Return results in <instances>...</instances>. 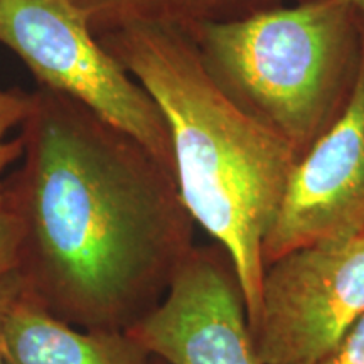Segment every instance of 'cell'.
I'll return each instance as SVG.
<instances>
[{
    "label": "cell",
    "mask_w": 364,
    "mask_h": 364,
    "mask_svg": "<svg viewBox=\"0 0 364 364\" xmlns=\"http://www.w3.org/2000/svg\"><path fill=\"white\" fill-rule=\"evenodd\" d=\"M4 198L21 230L22 290L68 324L127 332L193 252L176 177L130 135L38 86Z\"/></svg>",
    "instance_id": "obj_1"
},
{
    "label": "cell",
    "mask_w": 364,
    "mask_h": 364,
    "mask_svg": "<svg viewBox=\"0 0 364 364\" xmlns=\"http://www.w3.org/2000/svg\"><path fill=\"white\" fill-rule=\"evenodd\" d=\"M97 38L164 113L182 203L226 253L252 327L262 304L263 243L297 154L216 85L182 27L129 22Z\"/></svg>",
    "instance_id": "obj_2"
},
{
    "label": "cell",
    "mask_w": 364,
    "mask_h": 364,
    "mask_svg": "<svg viewBox=\"0 0 364 364\" xmlns=\"http://www.w3.org/2000/svg\"><path fill=\"white\" fill-rule=\"evenodd\" d=\"M204 68L300 159L346 112L364 58V17L349 0H306L188 27Z\"/></svg>",
    "instance_id": "obj_3"
},
{
    "label": "cell",
    "mask_w": 364,
    "mask_h": 364,
    "mask_svg": "<svg viewBox=\"0 0 364 364\" xmlns=\"http://www.w3.org/2000/svg\"><path fill=\"white\" fill-rule=\"evenodd\" d=\"M0 44L38 86L83 105L130 135L176 177L171 132L156 100L100 43L75 0H0Z\"/></svg>",
    "instance_id": "obj_4"
},
{
    "label": "cell",
    "mask_w": 364,
    "mask_h": 364,
    "mask_svg": "<svg viewBox=\"0 0 364 364\" xmlns=\"http://www.w3.org/2000/svg\"><path fill=\"white\" fill-rule=\"evenodd\" d=\"M364 316V233L265 265L252 329L263 364H316Z\"/></svg>",
    "instance_id": "obj_5"
},
{
    "label": "cell",
    "mask_w": 364,
    "mask_h": 364,
    "mask_svg": "<svg viewBox=\"0 0 364 364\" xmlns=\"http://www.w3.org/2000/svg\"><path fill=\"white\" fill-rule=\"evenodd\" d=\"M127 332L162 364H263L221 247H194L161 302Z\"/></svg>",
    "instance_id": "obj_6"
},
{
    "label": "cell",
    "mask_w": 364,
    "mask_h": 364,
    "mask_svg": "<svg viewBox=\"0 0 364 364\" xmlns=\"http://www.w3.org/2000/svg\"><path fill=\"white\" fill-rule=\"evenodd\" d=\"M364 233V58L346 112L295 164L263 243L270 263L295 250L334 247Z\"/></svg>",
    "instance_id": "obj_7"
},
{
    "label": "cell",
    "mask_w": 364,
    "mask_h": 364,
    "mask_svg": "<svg viewBox=\"0 0 364 364\" xmlns=\"http://www.w3.org/2000/svg\"><path fill=\"white\" fill-rule=\"evenodd\" d=\"M4 354L7 364H154L129 332L80 329L22 289L4 317Z\"/></svg>",
    "instance_id": "obj_8"
},
{
    "label": "cell",
    "mask_w": 364,
    "mask_h": 364,
    "mask_svg": "<svg viewBox=\"0 0 364 364\" xmlns=\"http://www.w3.org/2000/svg\"><path fill=\"white\" fill-rule=\"evenodd\" d=\"M306 0H85L83 7L95 34L129 22H154L188 27L208 22L243 19Z\"/></svg>",
    "instance_id": "obj_9"
},
{
    "label": "cell",
    "mask_w": 364,
    "mask_h": 364,
    "mask_svg": "<svg viewBox=\"0 0 364 364\" xmlns=\"http://www.w3.org/2000/svg\"><path fill=\"white\" fill-rule=\"evenodd\" d=\"M31 93L21 90H0V189L4 184V174L14 162L22 157V140L9 139L12 130L19 129L29 115Z\"/></svg>",
    "instance_id": "obj_10"
},
{
    "label": "cell",
    "mask_w": 364,
    "mask_h": 364,
    "mask_svg": "<svg viewBox=\"0 0 364 364\" xmlns=\"http://www.w3.org/2000/svg\"><path fill=\"white\" fill-rule=\"evenodd\" d=\"M21 230L16 215L0 189V275L16 270L19 258Z\"/></svg>",
    "instance_id": "obj_11"
},
{
    "label": "cell",
    "mask_w": 364,
    "mask_h": 364,
    "mask_svg": "<svg viewBox=\"0 0 364 364\" xmlns=\"http://www.w3.org/2000/svg\"><path fill=\"white\" fill-rule=\"evenodd\" d=\"M316 364H364V316L344 339Z\"/></svg>",
    "instance_id": "obj_12"
},
{
    "label": "cell",
    "mask_w": 364,
    "mask_h": 364,
    "mask_svg": "<svg viewBox=\"0 0 364 364\" xmlns=\"http://www.w3.org/2000/svg\"><path fill=\"white\" fill-rule=\"evenodd\" d=\"M22 282L17 270H11L0 275V364L6 363V354H4V317L11 302L17 294L21 292Z\"/></svg>",
    "instance_id": "obj_13"
},
{
    "label": "cell",
    "mask_w": 364,
    "mask_h": 364,
    "mask_svg": "<svg viewBox=\"0 0 364 364\" xmlns=\"http://www.w3.org/2000/svg\"><path fill=\"white\" fill-rule=\"evenodd\" d=\"M349 2H351V6L364 17V0H349Z\"/></svg>",
    "instance_id": "obj_14"
},
{
    "label": "cell",
    "mask_w": 364,
    "mask_h": 364,
    "mask_svg": "<svg viewBox=\"0 0 364 364\" xmlns=\"http://www.w3.org/2000/svg\"><path fill=\"white\" fill-rule=\"evenodd\" d=\"M75 2H76V4H80V6H83L85 0H75Z\"/></svg>",
    "instance_id": "obj_15"
},
{
    "label": "cell",
    "mask_w": 364,
    "mask_h": 364,
    "mask_svg": "<svg viewBox=\"0 0 364 364\" xmlns=\"http://www.w3.org/2000/svg\"><path fill=\"white\" fill-rule=\"evenodd\" d=\"M154 364H162L161 361H157V359H154Z\"/></svg>",
    "instance_id": "obj_16"
}]
</instances>
